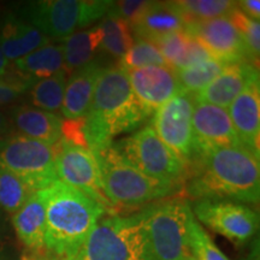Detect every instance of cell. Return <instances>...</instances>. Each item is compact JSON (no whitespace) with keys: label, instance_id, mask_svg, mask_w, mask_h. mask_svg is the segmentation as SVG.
I'll return each instance as SVG.
<instances>
[{"label":"cell","instance_id":"6da1fadb","mask_svg":"<svg viewBox=\"0 0 260 260\" xmlns=\"http://www.w3.org/2000/svg\"><path fill=\"white\" fill-rule=\"evenodd\" d=\"M183 187L195 200L225 199L255 205L260 197L259 159L242 145L214 148L188 164Z\"/></svg>","mask_w":260,"mask_h":260},{"label":"cell","instance_id":"7a4b0ae2","mask_svg":"<svg viewBox=\"0 0 260 260\" xmlns=\"http://www.w3.org/2000/svg\"><path fill=\"white\" fill-rule=\"evenodd\" d=\"M149 118L133 92L125 70L106 67L98 79L83 135L89 151L111 145L116 136L134 132Z\"/></svg>","mask_w":260,"mask_h":260},{"label":"cell","instance_id":"3957f363","mask_svg":"<svg viewBox=\"0 0 260 260\" xmlns=\"http://www.w3.org/2000/svg\"><path fill=\"white\" fill-rule=\"evenodd\" d=\"M45 251L61 260H74L87 236L107 212L80 190L57 181L46 188Z\"/></svg>","mask_w":260,"mask_h":260},{"label":"cell","instance_id":"277c9868","mask_svg":"<svg viewBox=\"0 0 260 260\" xmlns=\"http://www.w3.org/2000/svg\"><path fill=\"white\" fill-rule=\"evenodd\" d=\"M106 199L115 209L146 206L168 199L181 189L146 176L125 160L112 144L92 149Z\"/></svg>","mask_w":260,"mask_h":260},{"label":"cell","instance_id":"5b68a950","mask_svg":"<svg viewBox=\"0 0 260 260\" xmlns=\"http://www.w3.org/2000/svg\"><path fill=\"white\" fill-rule=\"evenodd\" d=\"M146 260L190 258L188 234L193 212L189 203L168 198L141 209Z\"/></svg>","mask_w":260,"mask_h":260},{"label":"cell","instance_id":"8992f818","mask_svg":"<svg viewBox=\"0 0 260 260\" xmlns=\"http://www.w3.org/2000/svg\"><path fill=\"white\" fill-rule=\"evenodd\" d=\"M74 260H146L141 210L100 218Z\"/></svg>","mask_w":260,"mask_h":260},{"label":"cell","instance_id":"52a82bcc","mask_svg":"<svg viewBox=\"0 0 260 260\" xmlns=\"http://www.w3.org/2000/svg\"><path fill=\"white\" fill-rule=\"evenodd\" d=\"M111 5L110 0H40L25 4L21 16L45 37L63 40L102 19Z\"/></svg>","mask_w":260,"mask_h":260},{"label":"cell","instance_id":"ba28073f","mask_svg":"<svg viewBox=\"0 0 260 260\" xmlns=\"http://www.w3.org/2000/svg\"><path fill=\"white\" fill-rule=\"evenodd\" d=\"M112 146L146 176L182 189L188 165L158 138L151 124L119 141H113Z\"/></svg>","mask_w":260,"mask_h":260},{"label":"cell","instance_id":"9c48e42d","mask_svg":"<svg viewBox=\"0 0 260 260\" xmlns=\"http://www.w3.org/2000/svg\"><path fill=\"white\" fill-rule=\"evenodd\" d=\"M0 167L14 172L31 190L59 181L56 171V146H48L22 134L0 138Z\"/></svg>","mask_w":260,"mask_h":260},{"label":"cell","instance_id":"30bf717a","mask_svg":"<svg viewBox=\"0 0 260 260\" xmlns=\"http://www.w3.org/2000/svg\"><path fill=\"white\" fill-rule=\"evenodd\" d=\"M195 219L235 245H242L255 235L259 217L242 203L225 199H200L191 209Z\"/></svg>","mask_w":260,"mask_h":260},{"label":"cell","instance_id":"8fae6325","mask_svg":"<svg viewBox=\"0 0 260 260\" xmlns=\"http://www.w3.org/2000/svg\"><path fill=\"white\" fill-rule=\"evenodd\" d=\"M195 94L182 90L153 113L151 125L158 138L188 165L195 157L191 117Z\"/></svg>","mask_w":260,"mask_h":260},{"label":"cell","instance_id":"7c38bea8","mask_svg":"<svg viewBox=\"0 0 260 260\" xmlns=\"http://www.w3.org/2000/svg\"><path fill=\"white\" fill-rule=\"evenodd\" d=\"M56 171L60 182L96 201L107 214H116L117 210L104 194L99 169L88 148L61 139L56 145Z\"/></svg>","mask_w":260,"mask_h":260},{"label":"cell","instance_id":"4fadbf2b","mask_svg":"<svg viewBox=\"0 0 260 260\" xmlns=\"http://www.w3.org/2000/svg\"><path fill=\"white\" fill-rule=\"evenodd\" d=\"M184 30L197 39L216 59L229 64L239 61L252 63L241 35L228 16L190 22L184 24Z\"/></svg>","mask_w":260,"mask_h":260},{"label":"cell","instance_id":"5bb4252c","mask_svg":"<svg viewBox=\"0 0 260 260\" xmlns=\"http://www.w3.org/2000/svg\"><path fill=\"white\" fill-rule=\"evenodd\" d=\"M191 128L195 157L214 148L242 145L237 138L228 110L222 107L195 102Z\"/></svg>","mask_w":260,"mask_h":260},{"label":"cell","instance_id":"9a60e30c","mask_svg":"<svg viewBox=\"0 0 260 260\" xmlns=\"http://www.w3.org/2000/svg\"><path fill=\"white\" fill-rule=\"evenodd\" d=\"M125 73L133 92L148 116L183 90L176 70L170 67L153 65Z\"/></svg>","mask_w":260,"mask_h":260},{"label":"cell","instance_id":"2e32d148","mask_svg":"<svg viewBox=\"0 0 260 260\" xmlns=\"http://www.w3.org/2000/svg\"><path fill=\"white\" fill-rule=\"evenodd\" d=\"M255 82H259L258 65L249 61L232 63L209 86L195 94V100L228 109L247 87Z\"/></svg>","mask_w":260,"mask_h":260},{"label":"cell","instance_id":"e0dca14e","mask_svg":"<svg viewBox=\"0 0 260 260\" xmlns=\"http://www.w3.org/2000/svg\"><path fill=\"white\" fill-rule=\"evenodd\" d=\"M237 138L243 147L259 159L260 88L259 82L251 84L228 107Z\"/></svg>","mask_w":260,"mask_h":260},{"label":"cell","instance_id":"ac0fdd59","mask_svg":"<svg viewBox=\"0 0 260 260\" xmlns=\"http://www.w3.org/2000/svg\"><path fill=\"white\" fill-rule=\"evenodd\" d=\"M105 68L100 60L93 59L90 63L70 74L65 86L63 105L60 109L61 115L67 121H77L87 116L98 79Z\"/></svg>","mask_w":260,"mask_h":260},{"label":"cell","instance_id":"d6986e66","mask_svg":"<svg viewBox=\"0 0 260 260\" xmlns=\"http://www.w3.org/2000/svg\"><path fill=\"white\" fill-rule=\"evenodd\" d=\"M10 116L12 125L18 129L19 134L45 145L56 146L63 136V119L57 113L21 105L14 107Z\"/></svg>","mask_w":260,"mask_h":260},{"label":"cell","instance_id":"ffe728a7","mask_svg":"<svg viewBox=\"0 0 260 260\" xmlns=\"http://www.w3.org/2000/svg\"><path fill=\"white\" fill-rule=\"evenodd\" d=\"M14 226L21 242L32 253L45 251L46 234V197L45 190H38L14 213Z\"/></svg>","mask_w":260,"mask_h":260},{"label":"cell","instance_id":"44dd1931","mask_svg":"<svg viewBox=\"0 0 260 260\" xmlns=\"http://www.w3.org/2000/svg\"><path fill=\"white\" fill-rule=\"evenodd\" d=\"M50 44L37 28L16 17H9L0 29V47L9 61H15Z\"/></svg>","mask_w":260,"mask_h":260},{"label":"cell","instance_id":"7402d4cb","mask_svg":"<svg viewBox=\"0 0 260 260\" xmlns=\"http://www.w3.org/2000/svg\"><path fill=\"white\" fill-rule=\"evenodd\" d=\"M130 28L134 39L152 42L170 32L183 30L184 21L171 2H152L145 14Z\"/></svg>","mask_w":260,"mask_h":260},{"label":"cell","instance_id":"603a6c76","mask_svg":"<svg viewBox=\"0 0 260 260\" xmlns=\"http://www.w3.org/2000/svg\"><path fill=\"white\" fill-rule=\"evenodd\" d=\"M103 41L102 25L80 30L61 40L65 69L69 74L80 69L94 59Z\"/></svg>","mask_w":260,"mask_h":260},{"label":"cell","instance_id":"cb8c5ba5","mask_svg":"<svg viewBox=\"0 0 260 260\" xmlns=\"http://www.w3.org/2000/svg\"><path fill=\"white\" fill-rule=\"evenodd\" d=\"M14 65L22 76H28V80L30 81L52 76L59 71H67L61 44L45 45L27 56L15 60Z\"/></svg>","mask_w":260,"mask_h":260},{"label":"cell","instance_id":"d4e9b609","mask_svg":"<svg viewBox=\"0 0 260 260\" xmlns=\"http://www.w3.org/2000/svg\"><path fill=\"white\" fill-rule=\"evenodd\" d=\"M100 25L103 29V41L100 48L109 56L121 60L134 44L132 28L111 8L103 17Z\"/></svg>","mask_w":260,"mask_h":260},{"label":"cell","instance_id":"484cf974","mask_svg":"<svg viewBox=\"0 0 260 260\" xmlns=\"http://www.w3.org/2000/svg\"><path fill=\"white\" fill-rule=\"evenodd\" d=\"M69 75L68 71H59L52 76L38 80L34 84H31L29 89L34 107L52 113L60 111Z\"/></svg>","mask_w":260,"mask_h":260},{"label":"cell","instance_id":"4316f807","mask_svg":"<svg viewBox=\"0 0 260 260\" xmlns=\"http://www.w3.org/2000/svg\"><path fill=\"white\" fill-rule=\"evenodd\" d=\"M171 3L184 24L228 16L236 6V2L230 0H178Z\"/></svg>","mask_w":260,"mask_h":260},{"label":"cell","instance_id":"83f0119b","mask_svg":"<svg viewBox=\"0 0 260 260\" xmlns=\"http://www.w3.org/2000/svg\"><path fill=\"white\" fill-rule=\"evenodd\" d=\"M228 65L229 63L211 58L186 69L176 70V74L182 89L197 94L209 86Z\"/></svg>","mask_w":260,"mask_h":260},{"label":"cell","instance_id":"f1b7e54d","mask_svg":"<svg viewBox=\"0 0 260 260\" xmlns=\"http://www.w3.org/2000/svg\"><path fill=\"white\" fill-rule=\"evenodd\" d=\"M31 190L14 172L0 167V206L10 213H16L31 197Z\"/></svg>","mask_w":260,"mask_h":260},{"label":"cell","instance_id":"f546056e","mask_svg":"<svg viewBox=\"0 0 260 260\" xmlns=\"http://www.w3.org/2000/svg\"><path fill=\"white\" fill-rule=\"evenodd\" d=\"M119 67L123 70L140 69L145 67H169L157 47L151 41L144 39H134V44L123 56Z\"/></svg>","mask_w":260,"mask_h":260},{"label":"cell","instance_id":"4dcf8cb0","mask_svg":"<svg viewBox=\"0 0 260 260\" xmlns=\"http://www.w3.org/2000/svg\"><path fill=\"white\" fill-rule=\"evenodd\" d=\"M188 245L191 256L195 260H229L220 251L213 240L205 232L200 223L191 217L188 234Z\"/></svg>","mask_w":260,"mask_h":260},{"label":"cell","instance_id":"1f68e13d","mask_svg":"<svg viewBox=\"0 0 260 260\" xmlns=\"http://www.w3.org/2000/svg\"><path fill=\"white\" fill-rule=\"evenodd\" d=\"M228 17L232 19L234 25L241 35L248 53L249 60L254 65H258L260 52V24L259 21H254L243 15L239 9L234 8Z\"/></svg>","mask_w":260,"mask_h":260},{"label":"cell","instance_id":"d6a6232c","mask_svg":"<svg viewBox=\"0 0 260 260\" xmlns=\"http://www.w3.org/2000/svg\"><path fill=\"white\" fill-rule=\"evenodd\" d=\"M189 39L190 35L183 29V30L170 32L164 37L155 39L152 41V44L158 48L169 67L174 69L181 57L183 56Z\"/></svg>","mask_w":260,"mask_h":260},{"label":"cell","instance_id":"836d02e7","mask_svg":"<svg viewBox=\"0 0 260 260\" xmlns=\"http://www.w3.org/2000/svg\"><path fill=\"white\" fill-rule=\"evenodd\" d=\"M151 3L145 0H122V2H112L111 9L132 27L145 14Z\"/></svg>","mask_w":260,"mask_h":260},{"label":"cell","instance_id":"e575fe53","mask_svg":"<svg viewBox=\"0 0 260 260\" xmlns=\"http://www.w3.org/2000/svg\"><path fill=\"white\" fill-rule=\"evenodd\" d=\"M211 58L213 57L211 56L210 52L207 51L206 48H205L203 45L197 40V39L190 37L186 47V51H184L183 56L181 57V59L178 60L176 67L174 68V70L186 69V68L193 67V65L201 63V61L211 59Z\"/></svg>","mask_w":260,"mask_h":260},{"label":"cell","instance_id":"d590c367","mask_svg":"<svg viewBox=\"0 0 260 260\" xmlns=\"http://www.w3.org/2000/svg\"><path fill=\"white\" fill-rule=\"evenodd\" d=\"M31 87V81H3L0 80V105L12 103Z\"/></svg>","mask_w":260,"mask_h":260},{"label":"cell","instance_id":"8d00e7d4","mask_svg":"<svg viewBox=\"0 0 260 260\" xmlns=\"http://www.w3.org/2000/svg\"><path fill=\"white\" fill-rule=\"evenodd\" d=\"M236 8L246 15L247 17L254 21H259L260 18V2L259 0H241L236 2Z\"/></svg>","mask_w":260,"mask_h":260},{"label":"cell","instance_id":"74e56055","mask_svg":"<svg viewBox=\"0 0 260 260\" xmlns=\"http://www.w3.org/2000/svg\"><path fill=\"white\" fill-rule=\"evenodd\" d=\"M12 128H14V125H12L10 117L0 111V138L11 135Z\"/></svg>","mask_w":260,"mask_h":260},{"label":"cell","instance_id":"f35d334b","mask_svg":"<svg viewBox=\"0 0 260 260\" xmlns=\"http://www.w3.org/2000/svg\"><path fill=\"white\" fill-rule=\"evenodd\" d=\"M23 260H61L58 256L51 254L48 252H40V253H32L31 255L24 256Z\"/></svg>","mask_w":260,"mask_h":260},{"label":"cell","instance_id":"ab89813d","mask_svg":"<svg viewBox=\"0 0 260 260\" xmlns=\"http://www.w3.org/2000/svg\"><path fill=\"white\" fill-rule=\"evenodd\" d=\"M10 67V61L6 59V57L3 53L2 47H0V79H3L5 74H8V69Z\"/></svg>","mask_w":260,"mask_h":260},{"label":"cell","instance_id":"60d3db41","mask_svg":"<svg viewBox=\"0 0 260 260\" xmlns=\"http://www.w3.org/2000/svg\"><path fill=\"white\" fill-rule=\"evenodd\" d=\"M187 260H195V259H194V258H193V256H190V258H188V259H187Z\"/></svg>","mask_w":260,"mask_h":260},{"label":"cell","instance_id":"b9f144b4","mask_svg":"<svg viewBox=\"0 0 260 260\" xmlns=\"http://www.w3.org/2000/svg\"><path fill=\"white\" fill-rule=\"evenodd\" d=\"M0 80H2V79H0Z\"/></svg>","mask_w":260,"mask_h":260}]
</instances>
